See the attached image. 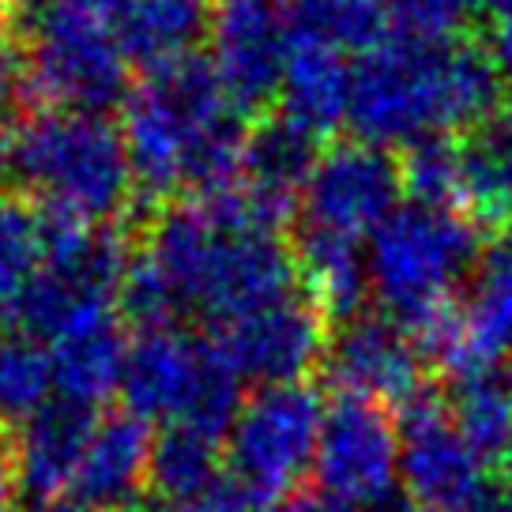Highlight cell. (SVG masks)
<instances>
[{
	"instance_id": "32",
	"label": "cell",
	"mask_w": 512,
	"mask_h": 512,
	"mask_svg": "<svg viewBox=\"0 0 512 512\" xmlns=\"http://www.w3.org/2000/svg\"><path fill=\"white\" fill-rule=\"evenodd\" d=\"M482 0H384L388 27L411 38H460Z\"/></svg>"
},
{
	"instance_id": "25",
	"label": "cell",
	"mask_w": 512,
	"mask_h": 512,
	"mask_svg": "<svg viewBox=\"0 0 512 512\" xmlns=\"http://www.w3.org/2000/svg\"><path fill=\"white\" fill-rule=\"evenodd\" d=\"M204 31H208L204 0H128L117 23V46L128 64H144L151 72L189 57Z\"/></svg>"
},
{
	"instance_id": "30",
	"label": "cell",
	"mask_w": 512,
	"mask_h": 512,
	"mask_svg": "<svg viewBox=\"0 0 512 512\" xmlns=\"http://www.w3.org/2000/svg\"><path fill=\"white\" fill-rule=\"evenodd\" d=\"M128 0H16L23 38L42 34H117Z\"/></svg>"
},
{
	"instance_id": "11",
	"label": "cell",
	"mask_w": 512,
	"mask_h": 512,
	"mask_svg": "<svg viewBox=\"0 0 512 512\" xmlns=\"http://www.w3.org/2000/svg\"><path fill=\"white\" fill-rule=\"evenodd\" d=\"M400 426V486L422 512H456L486 479L482 460L460 437L448 396L418 388L396 415Z\"/></svg>"
},
{
	"instance_id": "27",
	"label": "cell",
	"mask_w": 512,
	"mask_h": 512,
	"mask_svg": "<svg viewBox=\"0 0 512 512\" xmlns=\"http://www.w3.org/2000/svg\"><path fill=\"white\" fill-rule=\"evenodd\" d=\"M448 411L482 467L505 464L512 448V388L505 366L460 377L448 396Z\"/></svg>"
},
{
	"instance_id": "14",
	"label": "cell",
	"mask_w": 512,
	"mask_h": 512,
	"mask_svg": "<svg viewBox=\"0 0 512 512\" xmlns=\"http://www.w3.org/2000/svg\"><path fill=\"white\" fill-rule=\"evenodd\" d=\"M208 34V61L241 113L264 110L279 98L290 57L279 0H223Z\"/></svg>"
},
{
	"instance_id": "36",
	"label": "cell",
	"mask_w": 512,
	"mask_h": 512,
	"mask_svg": "<svg viewBox=\"0 0 512 512\" xmlns=\"http://www.w3.org/2000/svg\"><path fill=\"white\" fill-rule=\"evenodd\" d=\"M275 512H351V509H343V505H336V501H328V497L320 494H294L287 501H279Z\"/></svg>"
},
{
	"instance_id": "20",
	"label": "cell",
	"mask_w": 512,
	"mask_h": 512,
	"mask_svg": "<svg viewBox=\"0 0 512 512\" xmlns=\"http://www.w3.org/2000/svg\"><path fill=\"white\" fill-rule=\"evenodd\" d=\"M294 268L305 298L324 317L351 320L362 313V302L369 298L366 241L302 223L294 238Z\"/></svg>"
},
{
	"instance_id": "39",
	"label": "cell",
	"mask_w": 512,
	"mask_h": 512,
	"mask_svg": "<svg viewBox=\"0 0 512 512\" xmlns=\"http://www.w3.org/2000/svg\"><path fill=\"white\" fill-rule=\"evenodd\" d=\"M136 512H196V505H170V501H151V505H140Z\"/></svg>"
},
{
	"instance_id": "6",
	"label": "cell",
	"mask_w": 512,
	"mask_h": 512,
	"mask_svg": "<svg viewBox=\"0 0 512 512\" xmlns=\"http://www.w3.org/2000/svg\"><path fill=\"white\" fill-rule=\"evenodd\" d=\"M121 403L144 422H189L226 437L241 403L238 373L226 366L211 339L181 328H151L128 343Z\"/></svg>"
},
{
	"instance_id": "26",
	"label": "cell",
	"mask_w": 512,
	"mask_h": 512,
	"mask_svg": "<svg viewBox=\"0 0 512 512\" xmlns=\"http://www.w3.org/2000/svg\"><path fill=\"white\" fill-rule=\"evenodd\" d=\"M464 211L475 219L512 215V117H486L460 140Z\"/></svg>"
},
{
	"instance_id": "37",
	"label": "cell",
	"mask_w": 512,
	"mask_h": 512,
	"mask_svg": "<svg viewBox=\"0 0 512 512\" xmlns=\"http://www.w3.org/2000/svg\"><path fill=\"white\" fill-rule=\"evenodd\" d=\"M27 512H95V509H87L80 497L61 494V497H42V501H31V509Z\"/></svg>"
},
{
	"instance_id": "31",
	"label": "cell",
	"mask_w": 512,
	"mask_h": 512,
	"mask_svg": "<svg viewBox=\"0 0 512 512\" xmlns=\"http://www.w3.org/2000/svg\"><path fill=\"white\" fill-rule=\"evenodd\" d=\"M403 170V192H411L418 204L433 208H464V185H460V147L452 136H433L407 147Z\"/></svg>"
},
{
	"instance_id": "4",
	"label": "cell",
	"mask_w": 512,
	"mask_h": 512,
	"mask_svg": "<svg viewBox=\"0 0 512 512\" xmlns=\"http://www.w3.org/2000/svg\"><path fill=\"white\" fill-rule=\"evenodd\" d=\"M12 174L61 223L106 226L132 204L136 177L106 113L46 110L16 132Z\"/></svg>"
},
{
	"instance_id": "19",
	"label": "cell",
	"mask_w": 512,
	"mask_h": 512,
	"mask_svg": "<svg viewBox=\"0 0 512 512\" xmlns=\"http://www.w3.org/2000/svg\"><path fill=\"white\" fill-rule=\"evenodd\" d=\"M46 351L57 400L98 411L121 388L128 339L121 332L117 313H102V317H87L80 324H72L53 343H46Z\"/></svg>"
},
{
	"instance_id": "29",
	"label": "cell",
	"mask_w": 512,
	"mask_h": 512,
	"mask_svg": "<svg viewBox=\"0 0 512 512\" xmlns=\"http://www.w3.org/2000/svg\"><path fill=\"white\" fill-rule=\"evenodd\" d=\"M46 260V215L19 200L0 196V309L19 298Z\"/></svg>"
},
{
	"instance_id": "23",
	"label": "cell",
	"mask_w": 512,
	"mask_h": 512,
	"mask_svg": "<svg viewBox=\"0 0 512 512\" xmlns=\"http://www.w3.org/2000/svg\"><path fill=\"white\" fill-rule=\"evenodd\" d=\"M290 46L362 57L388 38L384 0H279Z\"/></svg>"
},
{
	"instance_id": "38",
	"label": "cell",
	"mask_w": 512,
	"mask_h": 512,
	"mask_svg": "<svg viewBox=\"0 0 512 512\" xmlns=\"http://www.w3.org/2000/svg\"><path fill=\"white\" fill-rule=\"evenodd\" d=\"M12 147H16V132H8V125L0 121V181L12 174Z\"/></svg>"
},
{
	"instance_id": "41",
	"label": "cell",
	"mask_w": 512,
	"mask_h": 512,
	"mask_svg": "<svg viewBox=\"0 0 512 512\" xmlns=\"http://www.w3.org/2000/svg\"><path fill=\"white\" fill-rule=\"evenodd\" d=\"M501 479L512 486V448H509V456H505V464H501Z\"/></svg>"
},
{
	"instance_id": "33",
	"label": "cell",
	"mask_w": 512,
	"mask_h": 512,
	"mask_svg": "<svg viewBox=\"0 0 512 512\" xmlns=\"http://www.w3.org/2000/svg\"><path fill=\"white\" fill-rule=\"evenodd\" d=\"M275 505H279V501H272L264 490H256V486H249L245 479L226 471L223 479L204 494V501L196 505V512H275Z\"/></svg>"
},
{
	"instance_id": "7",
	"label": "cell",
	"mask_w": 512,
	"mask_h": 512,
	"mask_svg": "<svg viewBox=\"0 0 512 512\" xmlns=\"http://www.w3.org/2000/svg\"><path fill=\"white\" fill-rule=\"evenodd\" d=\"M128 268L125 241L110 226L61 223L46 215V260L4 309L8 332L53 343L72 324L113 313Z\"/></svg>"
},
{
	"instance_id": "9",
	"label": "cell",
	"mask_w": 512,
	"mask_h": 512,
	"mask_svg": "<svg viewBox=\"0 0 512 512\" xmlns=\"http://www.w3.org/2000/svg\"><path fill=\"white\" fill-rule=\"evenodd\" d=\"M317 494L351 512H366L400 490V426L381 403L332 396L320 422Z\"/></svg>"
},
{
	"instance_id": "16",
	"label": "cell",
	"mask_w": 512,
	"mask_h": 512,
	"mask_svg": "<svg viewBox=\"0 0 512 512\" xmlns=\"http://www.w3.org/2000/svg\"><path fill=\"white\" fill-rule=\"evenodd\" d=\"M151 448H155L151 422L136 418L125 407L98 415L72 482V497H80L95 512H136L147 494Z\"/></svg>"
},
{
	"instance_id": "21",
	"label": "cell",
	"mask_w": 512,
	"mask_h": 512,
	"mask_svg": "<svg viewBox=\"0 0 512 512\" xmlns=\"http://www.w3.org/2000/svg\"><path fill=\"white\" fill-rule=\"evenodd\" d=\"M320 151L317 136L290 125L287 117H275L268 125L249 132L241 151V189L256 196L264 208L290 219L294 204H302V192L313 177Z\"/></svg>"
},
{
	"instance_id": "2",
	"label": "cell",
	"mask_w": 512,
	"mask_h": 512,
	"mask_svg": "<svg viewBox=\"0 0 512 512\" xmlns=\"http://www.w3.org/2000/svg\"><path fill=\"white\" fill-rule=\"evenodd\" d=\"M501 76L490 49L464 38L388 34L354 61L347 125L362 144L415 147L494 117Z\"/></svg>"
},
{
	"instance_id": "34",
	"label": "cell",
	"mask_w": 512,
	"mask_h": 512,
	"mask_svg": "<svg viewBox=\"0 0 512 512\" xmlns=\"http://www.w3.org/2000/svg\"><path fill=\"white\" fill-rule=\"evenodd\" d=\"M482 12L490 23V57L497 64V76L501 83L512 80V0H482Z\"/></svg>"
},
{
	"instance_id": "10",
	"label": "cell",
	"mask_w": 512,
	"mask_h": 512,
	"mask_svg": "<svg viewBox=\"0 0 512 512\" xmlns=\"http://www.w3.org/2000/svg\"><path fill=\"white\" fill-rule=\"evenodd\" d=\"M324 324L328 317L305 298V290H298L215 328L211 343L226 358V366L238 373L241 384H298L324 362L332 336V328Z\"/></svg>"
},
{
	"instance_id": "18",
	"label": "cell",
	"mask_w": 512,
	"mask_h": 512,
	"mask_svg": "<svg viewBox=\"0 0 512 512\" xmlns=\"http://www.w3.org/2000/svg\"><path fill=\"white\" fill-rule=\"evenodd\" d=\"M456 320L460 377L512 362V241L486 249L467 283V294L456 302Z\"/></svg>"
},
{
	"instance_id": "24",
	"label": "cell",
	"mask_w": 512,
	"mask_h": 512,
	"mask_svg": "<svg viewBox=\"0 0 512 512\" xmlns=\"http://www.w3.org/2000/svg\"><path fill=\"white\" fill-rule=\"evenodd\" d=\"M223 475V437L200 430V426H189V422H170L162 433H155L151 475H147V490L155 494V501L200 505L204 494Z\"/></svg>"
},
{
	"instance_id": "3",
	"label": "cell",
	"mask_w": 512,
	"mask_h": 512,
	"mask_svg": "<svg viewBox=\"0 0 512 512\" xmlns=\"http://www.w3.org/2000/svg\"><path fill=\"white\" fill-rule=\"evenodd\" d=\"M121 136L136 189L151 196H211L241 185L245 113L200 53L151 68L128 91Z\"/></svg>"
},
{
	"instance_id": "15",
	"label": "cell",
	"mask_w": 512,
	"mask_h": 512,
	"mask_svg": "<svg viewBox=\"0 0 512 512\" xmlns=\"http://www.w3.org/2000/svg\"><path fill=\"white\" fill-rule=\"evenodd\" d=\"M324 373L336 388V396H358V400L381 403V407H403L422 384V354H418L411 332L400 320L384 313H358L339 320L328 336L324 351Z\"/></svg>"
},
{
	"instance_id": "12",
	"label": "cell",
	"mask_w": 512,
	"mask_h": 512,
	"mask_svg": "<svg viewBox=\"0 0 512 512\" xmlns=\"http://www.w3.org/2000/svg\"><path fill=\"white\" fill-rule=\"evenodd\" d=\"M403 170L384 147L339 144L320 151L302 192V223L369 241V234L400 208Z\"/></svg>"
},
{
	"instance_id": "40",
	"label": "cell",
	"mask_w": 512,
	"mask_h": 512,
	"mask_svg": "<svg viewBox=\"0 0 512 512\" xmlns=\"http://www.w3.org/2000/svg\"><path fill=\"white\" fill-rule=\"evenodd\" d=\"M8 16H16V0H0V27H4Z\"/></svg>"
},
{
	"instance_id": "28",
	"label": "cell",
	"mask_w": 512,
	"mask_h": 512,
	"mask_svg": "<svg viewBox=\"0 0 512 512\" xmlns=\"http://www.w3.org/2000/svg\"><path fill=\"white\" fill-rule=\"evenodd\" d=\"M53 400V369L49 351L31 336L0 332V418L23 426Z\"/></svg>"
},
{
	"instance_id": "13",
	"label": "cell",
	"mask_w": 512,
	"mask_h": 512,
	"mask_svg": "<svg viewBox=\"0 0 512 512\" xmlns=\"http://www.w3.org/2000/svg\"><path fill=\"white\" fill-rule=\"evenodd\" d=\"M23 91L53 110L106 113L132 91L128 57L117 34H42L23 53Z\"/></svg>"
},
{
	"instance_id": "35",
	"label": "cell",
	"mask_w": 512,
	"mask_h": 512,
	"mask_svg": "<svg viewBox=\"0 0 512 512\" xmlns=\"http://www.w3.org/2000/svg\"><path fill=\"white\" fill-rule=\"evenodd\" d=\"M19 467H16V445L12 433H0V512H16L19 505Z\"/></svg>"
},
{
	"instance_id": "22",
	"label": "cell",
	"mask_w": 512,
	"mask_h": 512,
	"mask_svg": "<svg viewBox=\"0 0 512 512\" xmlns=\"http://www.w3.org/2000/svg\"><path fill=\"white\" fill-rule=\"evenodd\" d=\"M351 57H339L328 49L290 46L287 72H283V117L290 125L305 128L309 136H328L347 125L351 110Z\"/></svg>"
},
{
	"instance_id": "1",
	"label": "cell",
	"mask_w": 512,
	"mask_h": 512,
	"mask_svg": "<svg viewBox=\"0 0 512 512\" xmlns=\"http://www.w3.org/2000/svg\"><path fill=\"white\" fill-rule=\"evenodd\" d=\"M283 223L241 185L166 208L125 275L117 298L125 317L144 332L177 328L185 317L223 328L298 294L294 249L279 238Z\"/></svg>"
},
{
	"instance_id": "17",
	"label": "cell",
	"mask_w": 512,
	"mask_h": 512,
	"mask_svg": "<svg viewBox=\"0 0 512 512\" xmlns=\"http://www.w3.org/2000/svg\"><path fill=\"white\" fill-rule=\"evenodd\" d=\"M95 422L98 411L57 400V396L34 418H27L12 433L23 494L42 501V497H61L64 490H72L87 441L95 433Z\"/></svg>"
},
{
	"instance_id": "8",
	"label": "cell",
	"mask_w": 512,
	"mask_h": 512,
	"mask_svg": "<svg viewBox=\"0 0 512 512\" xmlns=\"http://www.w3.org/2000/svg\"><path fill=\"white\" fill-rule=\"evenodd\" d=\"M324 407L320 392L305 381L256 388L223 437L226 471L272 501L294 497L305 475H313Z\"/></svg>"
},
{
	"instance_id": "5",
	"label": "cell",
	"mask_w": 512,
	"mask_h": 512,
	"mask_svg": "<svg viewBox=\"0 0 512 512\" xmlns=\"http://www.w3.org/2000/svg\"><path fill=\"white\" fill-rule=\"evenodd\" d=\"M482 256V223L471 211L407 200L366 241L369 294L384 317L411 332L456 302V290L471 283Z\"/></svg>"
}]
</instances>
